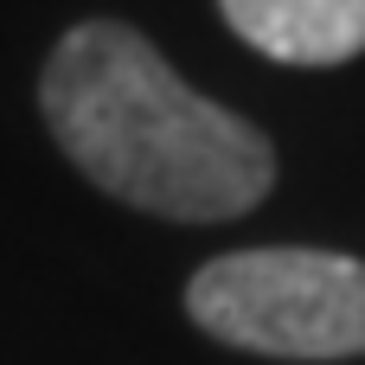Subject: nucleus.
Instances as JSON below:
<instances>
[{
  "label": "nucleus",
  "mask_w": 365,
  "mask_h": 365,
  "mask_svg": "<svg viewBox=\"0 0 365 365\" xmlns=\"http://www.w3.org/2000/svg\"><path fill=\"white\" fill-rule=\"evenodd\" d=\"M225 26L276 64H346L365 51V0H218Z\"/></svg>",
  "instance_id": "7ed1b4c3"
},
{
  "label": "nucleus",
  "mask_w": 365,
  "mask_h": 365,
  "mask_svg": "<svg viewBox=\"0 0 365 365\" xmlns=\"http://www.w3.org/2000/svg\"><path fill=\"white\" fill-rule=\"evenodd\" d=\"M38 115L96 192L148 218L225 225L257 212L276 186L269 135L205 103L122 19H83L51 45Z\"/></svg>",
  "instance_id": "f257e3e1"
},
{
  "label": "nucleus",
  "mask_w": 365,
  "mask_h": 365,
  "mask_svg": "<svg viewBox=\"0 0 365 365\" xmlns=\"http://www.w3.org/2000/svg\"><path fill=\"white\" fill-rule=\"evenodd\" d=\"M186 314L237 353L359 359L365 263L340 250H231L186 282Z\"/></svg>",
  "instance_id": "f03ea898"
}]
</instances>
